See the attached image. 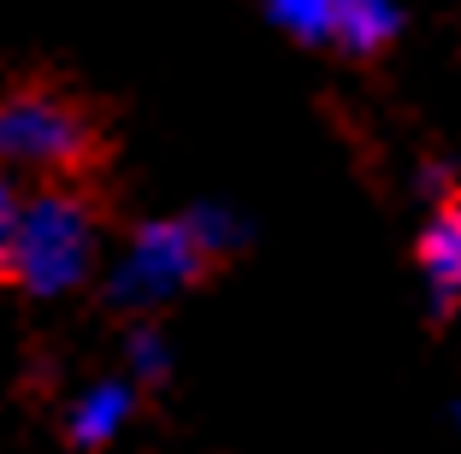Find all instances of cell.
<instances>
[{"instance_id": "6da1fadb", "label": "cell", "mask_w": 461, "mask_h": 454, "mask_svg": "<svg viewBox=\"0 0 461 454\" xmlns=\"http://www.w3.org/2000/svg\"><path fill=\"white\" fill-rule=\"evenodd\" d=\"M101 260V213L95 200L71 183L24 189L13 236L0 248V283H13L30 301H54L89 283Z\"/></svg>"}, {"instance_id": "7a4b0ae2", "label": "cell", "mask_w": 461, "mask_h": 454, "mask_svg": "<svg viewBox=\"0 0 461 454\" xmlns=\"http://www.w3.org/2000/svg\"><path fill=\"white\" fill-rule=\"evenodd\" d=\"M95 119L54 83H18L0 94V172L18 183H71L95 160Z\"/></svg>"}, {"instance_id": "3957f363", "label": "cell", "mask_w": 461, "mask_h": 454, "mask_svg": "<svg viewBox=\"0 0 461 454\" xmlns=\"http://www.w3.org/2000/svg\"><path fill=\"white\" fill-rule=\"evenodd\" d=\"M207 248L202 236L190 230V218H149V225H136L131 242L119 248L107 272V301L124 313H154L166 307L172 295H184L195 278L207 272Z\"/></svg>"}, {"instance_id": "277c9868", "label": "cell", "mask_w": 461, "mask_h": 454, "mask_svg": "<svg viewBox=\"0 0 461 454\" xmlns=\"http://www.w3.org/2000/svg\"><path fill=\"white\" fill-rule=\"evenodd\" d=\"M131 419H136V384L131 378H95L66 407V442L83 454H101L131 431Z\"/></svg>"}, {"instance_id": "5b68a950", "label": "cell", "mask_w": 461, "mask_h": 454, "mask_svg": "<svg viewBox=\"0 0 461 454\" xmlns=\"http://www.w3.org/2000/svg\"><path fill=\"white\" fill-rule=\"evenodd\" d=\"M420 278L432 289V307L449 313L461 301V195H449L420 230Z\"/></svg>"}, {"instance_id": "8992f818", "label": "cell", "mask_w": 461, "mask_h": 454, "mask_svg": "<svg viewBox=\"0 0 461 454\" xmlns=\"http://www.w3.org/2000/svg\"><path fill=\"white\" fill-rule=\"evenodd\" d=\"M396 30H402L396 0H326V41H338L343 54H379Z\"/></svg>"}, {"instance_id": "52a82bcc", "label": "cell", "mask_w": 461, "mask_h": 454, "mask_svg": "<svg viewBox=\"0 0 461 454\" xmlns=\"http://www.w3.org/2000/svg\"><path fill=\"white\" fill-rule=\"evenodd\" d=\"M166 372H172L166 336L154 331V325H136V331L124 336V378H131V384H166Z\"/></svg>"}, {"instance_id": "ba28073f", "label": "cell", "mask_w": 461, "mask_h": 454, "mask_svg": "<svg viewBox=\"0 0 461 454\" xmlns=\"http://www.w3.org/2000/svg\"><path fill=\"white\" fill-rule=\"evenodd\" d=\"M267 18L296 41H326V0H267Z\"/></svg>"}, {"instance_id": "9c48e42d", "label": "cell", "mask_w": 461, "mask_h": 454, "mask_svg": "<svg viewBox=\"0 0 461 454\" xmlns=\"http://www.w3.org/2000/svg\"><path fill=\"white\" fill-rule=\"evenodd\" d=\"M184 218H190V230L202 236V248H207L213 260H219V254H230V248L243 242V218L225 213V207H190Z\"/></svg>"}, {"instance_id": "30bf717a", "label": "cell", "mask_w": 461, "mask_h": 454, "mask_svg": "<svg viewBox=\"0 0 461 454\" xmlns=\"http://www.w3.org/2000/svg\"><path fill=\"white\" fill-rule=\"evenodd\" d=\"M18 207H24V183H18L13 172H0V248H6V236H13Z\"/></svg>"}]
</instances>
